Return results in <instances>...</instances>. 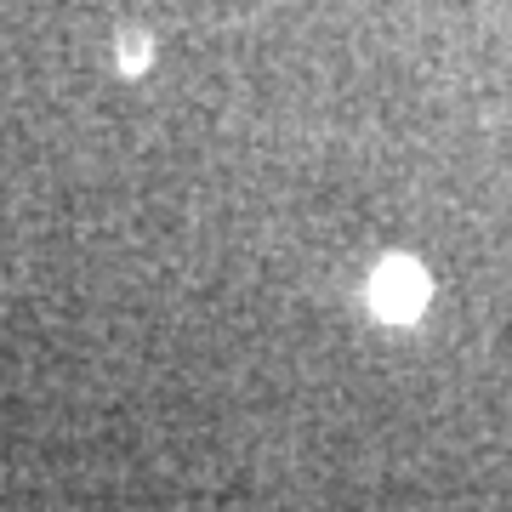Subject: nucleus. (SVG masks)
I'll return each mask as SVG.
<instances>
[{
    "label": "nucleus",
    "instance_id": "nucleus-1",
    "mask_svg": "<svg viewBox=\"0 0 512 512\" xmlns=\"http://www.w3.org/2000/svg\"><path fill=\"white\" fill-rule=\"evenodd\" d=\"M370 308L382 313V319H416L421 302H427V274H421L416 262H387L382 274L370 279Z\"/></svg>",
    "mask_w": 512,
    "mask_h": 512
}]
</instances>
